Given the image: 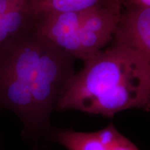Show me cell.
<instances>
[{
  "instance_id": "obj_5",
  "label": "cell",
  "mask_w": 150,
  "mask_h": 150,
  "mask_svg": "<svg viewBox=\"0 0 150 150\" xmlns=\"http://www.w3.org/2000/svg\"><path fill=\"white\" fill-rule=\"evenodd\" d=\"M112 41L140 52L150 63V7H122Z\"/></svg>"
},
{
  "instance_id": "obj_8",
  "label": "cell",
  "mask_w": 150,
  "mask_h": 150,
  "mask_svg": "<svg viewBox=\"0 0 150 150\" xmlns=\"http://www.w3.org/2000/svg\"><path fill=\"white\" fill-rule=\"evenodd\" d=\"M122 7H150V0H120Z\"/></svg>"
},
{
  "instance_id": "obj_3",
  "label": "cell",
  "mask_w": 150,
  "mask_h": 150,
  "mask_svg": "<svg viewBox=\"0 0 150 150\" xmlns=\"http://www.w3.org/2000/svg\"><path fill=\"white\" fill-rule=\"evenodd\" d=\"M121 3L77 12L52 14L37 20L32 29L75 59L86 61L111 42Z\"/></svg>"
},
{
  "instance_id": "obj_6",
  "label": "cell",
  "mask_w": 150,
  "mask_h": 150,
  "mask_svg": "<svg viewBox=\"0 0 150 150\" xmlns=\"http://www.w3.org/2000/svg\"><path fill=\"white\" fill-rule=\"evenodd\" d=\"M116 3L121 2L120 0H29L28 13L33 24L49 15L77 12Z\"/></svg>"
},
{
  "instance_id": "obj_9",
  "label": "cell",
  "mask_w": 150,
  "mask_h": 150,
  "mask_svg": "<svg viewBox=\"0 0 150 150\" xmlns=\"http://www.w3.org/2000/svg\"><path fill=\"white\" fill-rule=\"evenodd\" d=\"M147 111H149V112H150V106H149V108H148V109H147Z\"/></svg>"
},
{
  "instance_id": "obj_7",
  "label": "cell",
  "mask_w": 150,
  "mask_h": 150,
  "mask_svg": "<svg viewBox=\"0 0 150 150\" xmlns=\"http://www.w3.org/2000/svg\"><path fill=\"white\" fill-rule=\"evenodd\" d=\"M22 0H0V20Z\"/></svg>"
},
{
  "instance_id": "obj_4",
  "label": "cell",
  "mask_w": 150,
  "mask_h": 150,
  "mask_svg": "<svg viewBox=\"0 0 150 150\" xmlns=\"http://www.w3.org/2000/svg\"><path fill=\"white\" fill-rule=\"evenodd\" d=\"M47 138L67 150H139L112 123L95 132L52 129Z\"/></svg>"
},
{
  "instance_id": "obj_2",
  "label": "cell",
  "mask_w": 150,
  "mask_h": 150,
  "mask_svg": "<svg viewBox=\"0 0 150 150\" xmlns=\"http://www.w3.org/2000/svg\"><path fill=\"white\" fill-rule=\"evenodd\" d=\"M149 106V62L134 49L112 41L75 72L61 92L55 110L113 117L122 110H147Z\"/></svg>"
},
{
  "instance_id": "obj_1",
  "label": "cell",
  "mask_w": 150,
  "mask_h": 150,
  "mask_svg": "<svg viewBox=\"0 0 150 150\" xmlns=\"http://www.w3.org/2000/svg\"><path fill=\"white\" fill-rule=\"evenodd\" d=\"M74 61L32 28L0 47V108L18 116L28 139L47 138L50 116L75 73Z\"/></svg>"
}]
</instances>
